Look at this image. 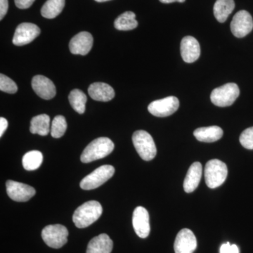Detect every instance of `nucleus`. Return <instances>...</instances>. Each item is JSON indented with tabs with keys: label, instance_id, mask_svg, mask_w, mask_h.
<instances>
[{
	"label": "nucleus",
	"instance_id": "nucleus-29",
	"mask_svg": "<svg viewBox=\"0 0 253 253\" xmlns=\"http://www.w3.org/2000/svg\"><path fill=\"white\" fill-rule=\"evenodd\" d=\"M240 143L246 149H253V126L243 131L240 136Z\"/></svg>",
	"mask_w": 253,
	"mask_h": 253
},
{
	"label": "nucleus",
	"instance_id": "nucleus-18",
	"mask_svg": "<svg viewBox=\"0 0 253 253\" xmlns=\"http://www.w3.org/2000/svg\"><path fill=\"white\" fill-rule=\"evenodd\" d=\"M202 165L196 162L191 165L184 181V189L186 193H191L197 189L202 176Z\"/></svg>",
	"mask_w": 253,
	"mask_h": 253
},
{
	"label": "nucleus",
	"instance_id": "nucleus-19",
	"mask_svg": "<svg viewBox=\"0 0 253 253\" xmlns=\"http://www.w3.org/2000/svg\"><path fill=\"white\" fill-rule=\"evenodd\" d=\"M113 247L111 238L106 234H100L89 241L86 253H111Z\"/></svg>",
	"mask_w": 253,
	"mask_h": 253
},
{
	"label": "nucleus",
	"instance_id": "nucleus-28",
	"mask_svg": "<svg viewBox=\"0 0 253 253\" xmlns=\"http://www.w3.org/2000/svg\"><path fill=\"white\" fill-rule=\"evenodd\" d=\"M0 90L9 94H15L18 90V86L11 78L5 75H0Z\"/></svg>",
	"mask_w": 253,
	"mask_h": 253
},
{
	"label": "nucleus",
	"instance_id": "nucleus-3",
	"mask_svg": "<svg viewBox=\"0 0 253 253\" xmlns=\"http://www.w3.org/2000/svg\"><path fill=\"white\" fill-rule=\"evenodd\" d=\"M228 169L225 163L217 159H213L206 163L205 179L208 187L215 189L225 181Z\"/></svg>",
	"mask_w": 253,
	"mask_h": 253
},
{
	"label": "nucleus",
	"instance_id": "nucleus-33",
	"mask_svg": "<svg viewBox=\"0 0 253 253\" xmlns=\"http://www.w3.org/2000/svg\"><path fill=\"white\" fill-rule=\"evenodd\" d=\"M8 121L4 118H0V136H2L4 131L7 129Z\"/></svg>",
	"mask_w": 253,
	"mask_h": 253
},
{
	"label": "nucleus",
	"instance_id": "nucleus-12",
	"mask_svg": "<svg viewBox=\"0 0 253 253\" xmlns=\"http://www.w3.org/2000/svg\"><path fill=\"white\" fill-rule=\"evenodd\" d=\"M197 247V240L192 231L181 229L176 235L174 249L175 253H193Z\"/></svg>",
	"mask_w": 253,
	"mask_h": 253
},
{
	"label": "nucleus",
	"instance_id": "nucleus-25",
	"mask_svg": "<svg viewBox=\"0 0 253 253\" xmlns=\"http://www.w3.org/2000/svg\"><path fill=\"white\" fill-rule=\"evenodd\" d=\"M43 162V155L39 151H31L23 156L22 164L26 170H36Z\"/></svg>",
	"mask_w": 253,
	"mask_h": 253
},
{
	"label": "nucleus",
	"instance_id": "nucleus-5",
	"mask_svg": "<svg viewBox=\"0 0 253 253\" xmlns=\"http://www.w3.org/2000/svg\"><path fill=\"white\" fill-rule=\"evenodd\" d=\"M240 89L235 83H227L215 88L212 91L211 99L212 104L219 107L230 106L239 97Z\"/></svg>",
	"mask_w": 253,
	"mask_h": 253
},
{
	"label": "nucleus",
	"instance_id": "nucleus-24",
	"mask_svg": "<svg viewBox=\"0 0 253 253\" xmlns=\"http://www.w3.org/2000/svg\"><path fill=\"white\" fill-rule=\"evenodd\" d=\"M64 6L65 0H47L42 7V16L49 19L56 18L61 14Z\"/></svg>",
	"mask_w": 253,
	"mask_h": 253
},
{
	"label": "nucleus",
	"instance_id": "nucleus-22",
	"mask_svg": "<svg viewBox=\"0 0 253 253\" xmlns=\"http://www.w3.org/2000/svg\"><path fill=\"white\" fill-rule=\"evenodd\" d=\"M30 131L32 134L46 136L50 129V118L48 115L42 114L37 116L31 120Z\"/></svg>",
	"mask_w": 253,
	"mask_h": 253
},
{
	"label": "nucleus",
	"instance_id": "nucleus-35",
	"mask_svg": "<svg viewBox=\"0 0 253 253\" xmlns=\"http://www.w3.org/2000/svg\"><path fill=\"white\" fill-rule=\"evenodd\" d=\"M96 1H98V2H104V1H110V0H95Z\"/></svg>",
	"mask_w": 253,
	"mask_h": 253
},
{
	"label": "nucleus",
	"instance_id": "nucleus-23",
	"mask_svg": "<svg viewBox=\"0 0 253 253\" xmlns=\"http://www.w3.org/2000/svg\"><path fill=\"white\" fill-rule=\"evenodd\" d=\"M115 28L118 31H131L138 26L136 15L132 11H126L120 15L114 22Z\"/></svg>",
	"mask_w": 253,
	"mask_h": 253
},
{
	"label": "nucleus",
	"instance_id": "nucleus-32",
	"mask_svg": "<svg viewBox=\"0 0 253 253\" xmlns=\"http://www.w3.org/2000/svg\"><path fill=\"white\" fill-rule=\"evenodd\" d=\"M9 8L8 0H0V19L2 20Z\"/></svg>",
	"mask_w": 253,
	"mask_h": 253
},
{
	"label": "nucleus",
	"instance_id": "nucleus-30",
	"mask_svg": "<svg viewBox=\"0 0 253 253\" xmlns=\"http://www.w3.org/2000/svg\"><path fill=\"white\" fill-rule=\"evenodd\" d=\"M220 253H239V250L236 245H230L229 243H226L221 246Z\"/></svg>",
	"mask_w": 253,
	"mask_h": 253
},
{
	"label": "nucleus",
	"instance_id": "nucleus-13",
	"mask_svg": "<svg viewBox=\"0 0 253 253\" xmlns=\"http://www.w3.org/2000/svg\"><path fill=\"white\" fill-rule=\"evenodd\" d=\"M132 224L136 235L146 239L150 234L149 214L144 208L137 207L133 213Z\"/></svg>",
	"mask_w": 253,
	"mask_h": 253
},
{
	"label": "nucleus",
	"instance_id": "nucleus-2",
	"mask_svg": "<svg viewBox=\"0 0 253 253\" xmlns=\"http://www.w3.org/2000/svg\"><path fill=\"white\" fill-rule=\"evenodd\" d=\"M114 144L107 137H99L91 141L81 155L82 162L89 163L106 157L114 149Z\"/></svg>",
	"mask_w": 253,
	"mask_h": 253
},
{
	"label": "nucleus",
	"instance_id": "nucleus-14",
	"mask_svg": "<svg viewBox=\"0 0 253 253\" xmlns=\"http://www.w3.org/2000/svg\"><path fill=\"white\" fill-rule=\"evenodd\" d=\"M93 37L88 32H81L70 42L69 48L73 54L84 56L90 51L93 46Z\"/></svg>",
	"mask_w": 253,
	"mask_h": 253
},
{
	"label": "nucleus",
	"instance_id": "nucleus-1",
	"mask_svg": "<svg viewBox=\"0 0 253 253\" xmlns=\"http://www.w3.org/2000/svg\"><path fill=\"white\" fill-rule=\"evenodd\" d=\"M102 212V206L99 202L88 201L76 209L73 215V221L78 228L83 229L99 219Z\"/></svg>",
	"mask_w": 253,
	"mask_h": 253
},
{
	"label": "nucleus",
	"instance_id": "nucleus-34",
	"mask_svg": "<svg viewBox=\"0 0 253 253\" xmlns=\"http://www.w3.org/2000/svg\"><path fill=\"white\" fill-rule=\"evenodd\" d=\"M161 2L163 3V4H169V3L173 2H179L182 3L184 2L186 0H159Z\"/></svg>",
	"mask_w": 253,
	"mask_h": 253
},
{
	"label": "nucleus",
	"instance_id": "nucleus-8",
	"mask_svg": "<svg viewBox=\"0 0 253 253\" xmlns=\"http://www.w3.org/2000/svg\"><path fill=\"white\" fill-rule=\"evenodd\" d=\"M179 107V99L175 96H171L153 101L148 106V110L153 116L164 118L175 113Z\"/></svg>",
	"mask_w": 253,
	"mask_h": 253
},
{
	"label": "nucleus",
	"instance_id": "nucleus-7",
	"mask_svg": "<svg viewBox=\"0 0 253 253\" xmlns=\"http://www.w3.org/2000/svg\"><path fill=\"white\" fill-rule=\"evenodd\" d=\"M114 173L115 169L112 166L106 165V166H101L90 174H88L81 181V189L87 190V191L96 189L109 180Z\"/></svg>",
	"mask_w": 253,
	"mask_h": 253
},
{
	"label": "nucleus",
	"instance_id": "nucleus-31",
	"mask_svg": "<svg viewBox=\"0 0 253 253\" xmlns=\"http://www.w3.org/2000/svg\"><path fill=\"white\" fill-rule=\"evenodd\" d=\"M36 0H14L15 4L21 9H26L31 7Z\"/></svg>",
	"mask_w": 253,
	"mask_h": 253
},
{
	"label": "nucleus",
	"instance_id": "nucleus-6",
	"mask_svg": "<svg viewBox=\"0 0 253 253\" xmlns=\"http://www.w3.org/2000/svg\"><path fill=\"white\" fill-rule=\"evenodd\" d=\"M68 231L66 226L61 224H51L43 229L42 237L44 243L50 248L61 249L67 243Z\"/></svg>",
	"mask_w": 253,
	"mask_h": 253
},
{
	"label": "nucleus",
	"instance_id": "nucleus-9",
	"mask_svg": "<svg viewBox=\"0 0 253 253\" xmlns=\"http://www.w3.org/2000/svg\"><path fill=\"white\" fill-rule=\"evenodd\" d=\"M253 28V20L249 12L241 10L236 13L231 23V31L238 38H244Z\"/></svg>",
	"mask_w": 253,
	"mask_h": 253
},
{
	"label": "nucleus",
	"instance_id": "nucleus-26",
	"mask_svg": "<svg viewBox=\"0 0 253 253\" xmlns=\"http://www.w3.org/2000/svg\"><path fill=\"white\" fill-rule=\"evenodd\" d=\"M70 104L73 109L79 113L83 114L85 111V105L86 103V96L83 91L78 89H73L70 93L68 96Z\"/></svg>",
	"mask_w": 253,
	"mask_h": 253
},
{
	"label": "nucleus",
	"instance_id": "nucleus-17",
	"mask_svg": "<svg viewBox=\"0 0 253 253\" xmlns=\"http://www.w3.org/2000/svg\"><path fill=\"white\" fill-rule=\"evenodd\" d=\"M91 99L98 101H107L112 100L115 96V91L112 86L104 83H94L88 89Z\"/></svg>",
	"mask_w": 253,
	"mask_h": 253
},
{
	"label": "nucleus",
	"instance_id": "nucleus-20",
	"mask_svg": "<svg viewBox=\"0 0 253 253\" xmlns=\"http://www.w3.org/2000/svg\"><path fill=\"white\" fill-rule=\"evenodd\" d=\"M224 131L218 126H205L200 127L194 131L195 137L202 142H214L222 137Z\"/></svg>",
	"mask_w": 253,
	"mask_h": 253
},
{
	"label": "nucleus",
	"instance_id": "nucleus-10",
	"mask_svg": "<svg viewBox=\"0 0 253 253\" xmlns=\"http://www.w3.org/2000/svg\"><path fill=\"white\" fill-rule=\"evenodd\" d=\"M6 186L8 196L16 202H26L36 194L34 188L18 181L8 180Z\"/></svg>",
	"mask_w": 253,
	"mask_h": 253
},
{
	"label": "nucleus",
	"instance_id": "nucleus-11",
	"mask_svg": "<svg viewBox=\"0 0 253 253\" xmlns=\"http://www.w3.org/2000/svg\"><path fill=\"white\" fill-rule=\"evenodd\" d=\"M41 34V29L36 24L23 23L18 25L15 31L13 43L16 46L29 44Z\"/></svg>",
	"mask_w": 253,
	"mask_h": 253
},
{
	"label": "nucleus",
	"instance_id": "nucleus-27",
	"mask_svg": "<svg viewBox=\"0 0 253 253\" xmlns=\"http://www.w3.org/2000/svg\"><path fill=\"white\" fill-rule=\"evenodd\" d=\"M66 129L67 123L66 118L62 116H56L51 123V134L52 137L56 139L61 137L66 132Z\"/></svg>",
	"mask_w": 253,
	"mask_h": 253
},
{
	"label": "nucleus",
	"instance_id": "nucleus-15",
	"mask_svg": "<svg viewBox=\"0 0 253 253\" xmlns=\"http://www.w3.org/2000/svg\"><path fill=\"white\" fill-rule=\"evenodd\" d=\"M32 86L35 92L42 99H51L56 95V86L53 82L45 76H35L32 80Z\"/></svg>",
	"mask_w": 253,
	"mask_h": 253
},
{
	"label": "nucleus",
	"instance_id": "nucleus-21",
	"mask_svg": "<svg viewBox=\"0 0 253 253\" xmlns=\"http://www.w3.org/2000/svg\"><path fill=\"white\" fill-rule=\"evenodd\" d=\"M235 8L234 0H217L213 7L214 17L219 23H224Z\"/></svg>",
	"mask_w": 253,
	"mask_h": 253
},
{
	"label": "nucleus",
	"instance_id": "nucleus-4",
	"mask_svg": "<svg viewBox=\"0 0 253 253\" xmlns=\"http://www.w3.org/2000/svg\"><path fill=\"white\" fill-rule=\"evenodd\" d=\"M133 144L136 152L144 161L154 159L157 154L156 144L151 134L144 130H138L133 134Z\"/></svg>",
	"mask_w": 253,
	"mask_h": 253
},
{
	"label": "nucleus",
	"instance_id": "nucleus-16",
	"mask_svg": "<svg viewBox=\"0 0 253 253\" xmlns=\"http://www.w3.org/2000/svg\"><path fill=\"white\" fill-rule=\"evenodd\" d=\"M180 51L184 61L189 63L195 62L201 55L199 42L194 37H184L181 42Z\"/></svg>",
	"mask_w": 253,
	"mask_h": 253
}]
</instances>
